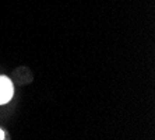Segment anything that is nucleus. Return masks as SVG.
Instances as JSON below:
<instances>
[{"mask_svg":"<svg viewBox=\"0 0 155 140\" xmlns=\"http://www.w3.org/2000/svg\"><path fill=\"white\" fill-rule=\"evenodd\" d=\"M13 94H14L13 81L6 76H0V105L7 104L13 98Z\"/></svg>","mask_w":155,"mask_h":140,"instance_id":"nucleus-1","label":"nucleus"},{"mask_svg":"<svg viewBox=\"0 0 155 140\" xmlns=\"http://www.w3.org/2000/svg\"><path fill=\"white\" fill-rule=\"evenodd\" d=\"M0 139H2V140L4 139V133H3V130H2V129H0Z\"/></svg>","mask_w":155,"mask_h":140,"instance_id":"nucleus-2","label":"nucleus"}]
</instances>
